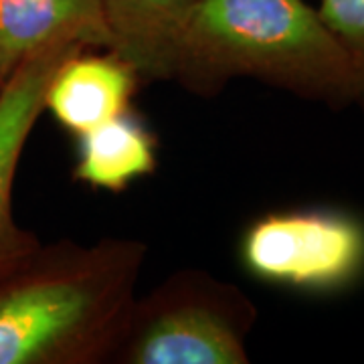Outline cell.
<instances>
[{"label": "cell", "mask_w": 364, "mask_h": 364, "mask_svg": "<svg viewBox=\"0 0 364 364\" xmlns=\"http://www.w3.org/2000/svg\"><path fill=\"white\" fill-rule=\"evenodd\" d=\"M249 77L332 109L354 104L346 55L306 0H198L176 39L170 81L215 97Z\"/></svg>", "instance_id": "obj_2"}, {"label": "cell", "mask_w": 364, "mask_h": 364, "mask_svg": "<svg viewBox=\"0 0 364 364\" xmlns=\"http://www.w3.org/2000/svg\"><path fill=\"white\" fill-rule=\"evenodd\" d=\"M198 0H105L114 47L142 77L170 81L176 39Z\"/></svg>", "instance_id": "obj_8"}, {"label": "cell", "mask_w": 364, "mask_h": 364, "mask_svg": "<svg viewBox=\"0 0 364 364\" xmlns=\"http://www.w3.org/2000/svg\"><path fill=\"white\" fill-rule=\"evenodd\" d=\"M79 45H51L26 57L0 90V284L25 263L41 239L23 229L13 213V186L26 140L45 112V93L59 65Z\"/></svg>", "instance_id": "obj_5"}, {"label": "cell", "mask_w": 364, "mask_h": 364, "mask_svg": "<svg viewBox=\"0 0 364 364\" xmlns=\"http://www.w3.org/2000/svg\"><path fill=\"white\" fill-rule=\"evenodd\" d=\"M2 85H4V79L0 77V90H2Z\"/></svg>", "instance_id": "obj_11"}, {"label": "cell", "mask_w": 364, "mask_h": 364, "mask_svg": "<svg viewBox=\"0 0 364 364\" xmlns=\"http://www.w3.org/2000/svg\"><path fill=\"white\" fill-rule=\"evenodd\" d=\"M146 255L124 237L41 243L0 284V364H107Z\"/></svg>", "instance_id": "obj_1"}, {"label": "cell", "mask_w": 364, "mask_h": 364, "mask_svg": "<svg viewBox=\"0 0 364 364\" xmlns=\"http://www.w3.org/2000/svg\"><path fill=\"white\" fill-rule=\"evenodd\" d=\"M239 253L261 282L336 294L364 277V219L334 207L272 210L249 225Z\"/></svg>", "instance_id": "obj_4"}, {"label": "cell", "mask_w": 364, "mask_h": 364, "mask_svg": "<svg viewBox=\"0 0 364 364\" xmlns=\"http://www.w3.org/2000/svg\"><path fill=\"white\" fill-rule=\"evenodd\" d=\"M81 49L67 57L51 77L45 109L67 132L81 136L130 112L142 77L117 53Z\"/></svg>", "instance_id": "obj_7"}, {"label": "cell", "mask_w": 364, "mask_h": 364, "mask_svg": "<svg viewBox=\"0 0 364 364\" xmlns=\"http://www.w3.org/2000/svg\"><path fill=\"white\" fill-rule=\"evenodd\" d=\"M77 138L73 178L91 188L119 193L156 170V138L132 112Z\"/></svg>", "instance_id": "obj_9"}, {"label": "cell", "mask_w": 364, "mask_h": 364, "mask_svg": "<svg viewBox=\"0 0 364 364\" xmlns=\"http://www.w3.org/2000/svg\"><path fill=\"white\" fill-rule=\"evenodd\" d=\"M318 14L350 63L354 104L364 112V0H320Z\"/></svg>", "instance_id": "obj_10"}, {"label": "cell", "mask_w": 364, "mask_h": 364, "mask_svg": "<svg viewBox=\"0 0 364 364\" xmlns=\"http://www.w3.org/2000/svg\"><path fill=\"white\" fill-rule=\"evenodd\" d=\"M257 308L231 282L181 269L136 296L109 364H247Z\"/></svg>", "instance_id": "obj_3"}, {"label": "cell", "mask_w": 364, "mask_h": 364, "mask_svg": "<svg viewBox=\"0 0 364 364\" xmlns=\"http://www.w3.org/2000/svg\"><path fill=\"white\" fill-rule=\"evenodd\" d=\"M114 47L105 0H0V77L51 45Z\"/></svg>", "instance_id": "obj_6"}]
</instances>
